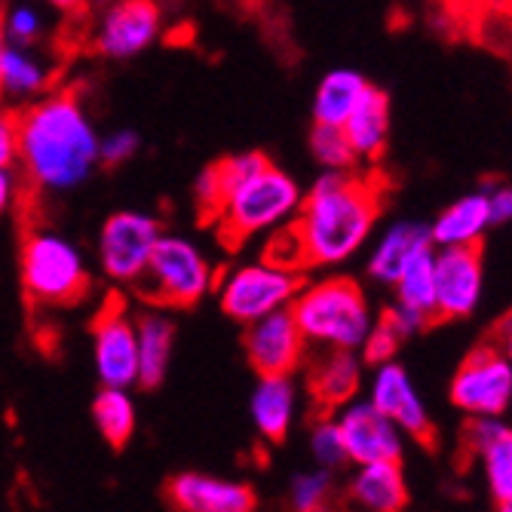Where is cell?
I'll use <instances>...</instances> for the list:
<instances>
[{"mask_svg": "<svg viewBox=\"0 0 512 512\" xmlns=\"http://www.w3.org/2000/svg\"><path fill=\"white\" fill-rule=\"evenodd\" d=\"M16 163L40 191H74L99 166V135L74 92H50L16 114Z\"/></svg>", "mask_w": 512, "mask_h": 512, "instance_id": "1", "label": "cell"}, {"mask_svg": "<svg viewBox=\"0 0 512 512\" xmlns=\"http://www.w3.org/2000/svg\"><path fill=\"white\" fill-rule=\"evenodd\" d=\"M384 209L381 175H353L350 169H325L301 197L292 218L307 270L338 267L359 255Z\"/></svg>", "mask_w": 512, "mask_h": 512, "instance_id": "2", "label": "cell"}, {"mask_svg": "<svg viewBox=\"0 0 512 512\" xmlns=\"http://www.w3.org/2000/svg\"><path fill=\"white\" fill-rule=\"evenodd\" d=\"M289 313L298 322L304 341L313 347L359 350L375 325V313L362 286L350 276H325L307 286L301 283Z\"/></svg>", "mask_w": 512, "mask_h": 512, "instance_id": "3", "label": "cell"}, {"mask_svg": "<svg viewBox=\"0 0 512 512\" xmlns=\"http://www.w3.org/2000/svg\"><path fill=\"white\" fill-rule=\"evenodd\" d=\"M301 197L304 194L298 188V181L267 160L258 172L243 178L237 188L227 194L212 224L218 227L221 243L237 249L246 240L292 221L301 206Z\"/></svg>", "mask_w": 512, "mask_h": 512, "instance_id": "4", "label": "cell"}, {"mask_svg": "<svg viewBox=\"0 0 512 512\" xmlns=\"http://www.w3.org/2000/svg\"><path fill=\"white\" fill-rule=\"evenodd\" d=\"M19 270L28 298L46 307L77 304L89 292V270L83 252L56 230H28L22 240Z\"/></svg>", "mask_w": 512, "mask_h": 512, "instance_id": "5", "label": "cell"}, {"mask_svg": "<svg viewBox=\"0 0 512 512\" xmlns=\"http://www.w3.org/2000/svg\"><path fill=\"white\" fill-rule=\"evenodd\" d=\"M138 283H145V298L160 307H194L215 286V270L188 237L160 234Z\"/></svg>", "mask_w": 512, "mask_h": 512, "instance_id": "6", "label": "cell"}, {"mask_svg": "<svg viewBox=\"0 0 512 512\" xmlns=\"http://www.w3.org/2000/svg\"><path fill=\"white\" fill-rule=\"evenodd\" d=\"M301 283H304L301 273L286 270V267H276L267 261L243 264L221 276L218 304L234 322L249 325L273 310L289 307Z\"/></svg>", "mask_w": 512, "mask_h": 512, "instance_id": "7", "label": "cell"}, {"mask_svg": "<svg viewBox=\"0 0 512 512\" xmlns=\"http://www.w3.org/2000/svg\"><path fill=\"white\" fill-rule=\"evenodd\" d=\"M448 396L470 417H503L512 399V362L506 344H479L454 371Z\"/></svg>", "mask_w": 512, "mask_h": 512, "instance_id": "8", "label": "cell"}, {"mask_svg": "<svg viewBox=\"0 0 512 512\" xmlns=\"http://www.w3.org/2000/svg\"><path fill=\"white\" fill-rule=\"evenodd\" d=\"M163 227L154 215L123 209L108 215L99 234V264L114 283H138L148 270L151 249Z\"/></svg>", "mask_w": 512, "mask_h": 512, "instance_id": "9", "label": "cell"}, {"mask_svg": "<svg viewBox=\"0 0 512 512\" xmlns=\"http://www.w3.org/2000/svg\"><path fill=\"white\" fill-rule=\"evenodd\" d=\"M436 319H467L482 301L485 261L482 243L433 249Z\"/></svg>", "mask_w": 512, "mask_h": 512, "instance_id": "10", "label": "cell"}, {"mask_svg": "<svg viewBox=\"0 0 512 512\" xmlns=\"http://www.w3.org/2000/svg\"><path fill=\"white\" fill-rule=\"evenodd\" d=\"M335 424L344 439L347 463H375V460H402L405 439L402 430L384 417L368 399H350L338 408Z\"/></svg>", "mask_w": 512, "mask_h": 512, "instance_id": "11", "label": "cell"}, {"mask_svg": "<svg viewBox=\"0 0 512 512\" xmlns=\"http://www.w3.org/2000/svg\"><path fill=\"white\" fill-rule=\"evenodd\" d=\"M368 402L384 417H390V421L402 430V436H411L424 445H436L433 417H430L424 399L417 396L408 371L396 359L375 365V378H371V387H368Z\"/></svg>", "mask_w": 512, "mask_h": 512, "instance_id": "12", "label": "cell"}, {"mask_svg": "<svg viewBox=\"0 0 512 512\" xmlns=\"http://www.w3.org/2000/svg\"><path fill=\"white\" fill-rule=\"evenodd\" d=\"M92 362L102 387H138V344L135 319L120 307H102L92 325Z\"/></svg>", "mask_w": 512, "mask_h": 512, "instance_id": "13", "label": "cell"}, {"mask_svg": "<svg viewBox=\"0 0 512 512\" xmlns=\"http://www.w3.org/2000/svg\"><path fill=\"white\" fill-rule=\"evenodd\" d=\"M307 347L289 307L246 325V356L258 375H295L307 359Z\"/></svg>", "mask_w": 512, "mask_h": 512, "instance_id": "14", "label": "cell"}, {"mask_svg": "<svg viewBox=\"0 0 512 512\" xmlns=\"http://www.w3.org/2000/svg\"><path fill=\"white\" fill-rule=\"evenodd\" d=\"M160 7L154 0H120L102 19L96 46L108 59H132L160 37Z\"/></svg>", "mask_w": 512, "mask_h": 512, "instance_id": "15", "label": "cell"}, {"mask_svg": "<svg viewBox=\"0 0 512 512\" xmlns=\"http://www.w3.org/2000/svg\"><path fill=\"white\" fill-rule=\"evenodd\" d=\"M166 500L181 512H252L258 506L249 485L206 473H178L166 485Z\"/></svg>", "mask_w": 512, "mask_h": 512, "instance_id": "16", "label": "cell"}, {"mask_svg": "<svg viewBox=\"0 0 512 512\" xmlns=\"http://www.w3.org/2000/svg\"><path fill=\"white\" fill-rule=\"evenodd\" d=\"M467 448L479 457L491 500L500 509L512 506V433L500 417H473Z\"/></svg>", "mask_w": 512, "mask_h": 512, "instance_id": "17", "label": "cell"}, {"mask_svg": "<svg viewBox=\"0 0 512 512\" xmlns=\"http://www.w3.org/2000/svg\"><path fill=\"white\" fill-rule=\"evenodd\" d=\"M307 371V390L313 402L325 411L341 408L344 402L356 399L362 387V356L356 350L322 347Z\"/></svg>", "mask_w": 512, "mask_h": 512, "instance_id": "18", "label": "cell"}, {"mask_svg": "<svg viewBox=\"0 0 512 512\" xmlns=\"http://www.w3.org/2000/svg\"><path fill=\"white\" fill-rule=\"evenodd\" d=\"M347 142L356 154V160H381L387 138H390V99L387 92L368 83L362 89L359 102L341 123Z\"/></svg>", "mask_w": 512, "mask_h": 512, "instance_id": "19", "label": "cell"}, {"mask_svg": "<svg viewBox=\"0 0 512 512\" xmlns=\"http://www.w3.org/2000/svg\"><path fill=\"white\" fill-rule=\"evenodd\" d=\"M353 506L368 512H399L408 506V485L402 476V460H375L356 467L347 485Z\"/></svg>", "mask_w": 512, "mask_h": 512, "instance_id": "20", "label": "cell"}, {"mask_svg": "<svg viewBox=\"0 0 512 512\" xmlns=\"http://www.w3.org/2000/svg\"><path fill=\"white\" fill-rule=\"evenodd\" d=\"M427 227H430V243H433V249L482 243L485 230L494 227L491 224V215H488V194H485V188L482 191H473L467 197H460V200H454Z\"/></svg>", "mask_w": 512, "mask_h": 512, "instance_id": "21", "label": "cell"}, {"mask_svg": "<svg viewBox=\"0 0 512 512\" xmlns=\"http://www.w3.org/2000/svg\"><path fill=\"white\" fill-rule=\"evenodd\" d=\"M295 399L298 390L292 384V375H261L255 393H252V421L255 430L267 442H283L295 421Z\"/></svg>", "mask_w": 512, "mask_h": 512, "instance_id": "22", "label": "cell"}, {"mask_svg": "<svg viewBox=\"0 0 512 512\" xmlns=\"http://www.w3.org/2000/svg\"><path fill=\"white\" fill-rule=\"evenodd\" d=\"M135 344H138V387H160L175 344V322L160 313L148 310L135 319Z\"/></svg>", "mask_w": 512, "mask_h": 512, "instance_id": "23", "label": "cell"}, {"mask_svg": "<svg viewBox=\"0 0 512 512\" xmlns=\"http://www.w3.org/2000/svg\"><path fill=\"white\" fill-rule=\"evenodd\" d=\"M427 246H433L427 224H421V221H396L381 237V243L375 246V255H371V261H368L371 279H378L381 286H393L399 270L408 264V258L414 252L427 249Z\"/></svg>", "mask_w": 512, "mask_h": 512, "instance_id": "24", "label": "cell"}, {"mask_svg": "<svg viewBox=\"0 0 512 512\" xmlns=\"http://www.w3.org/2000/svg\"><path fill=\"white\" fill-rule=\"evenodd\" d=\"M368 86V80L353 71V68H335L329 71L313 96V123H332L341 126L347 120V114L353 111V105L359 102L362 89Z\"/></svg>", "mask_w": 512, "mask_h": 512, "instance_id": "25", "label": "cell"}, {"mask_svg": "<svg viewBox=\"0 0 512 512\" xmlns=\"http://www.w3.org/2000/svg\"><path fill=\"white\" fill-rule=\"evenodd\" d=\"M396 304L436 322V286H433V246L414 252L408 264L399 270L396 283Z\"/></svg>", "mask_w": 512, "mask_h": 512, "instance_id": "26", "label": "cell"}, {"mask_svg": "<svg viewBox=\"0 0 512 512\" xmlns=\"http://www.w3.org/2000/svg\"><path fill=\"white\" fill-rule=\"evenodd\" d=\"M50 83V71L31 53V46L7 43L4 59H0V96L34 99Z\"/></svg>", "mask_w": 512, "mask_h": 512, "instance_id": "27", "label": "cell"}, {"mask_svg": "<svg viewBox=\"0 0 512 512\" xmlns=\"http://www.w3.org/2000/svg\"><path fill=\"white\" fill-rule=\"evenodd\" d=\"M92 421H96V430L111 448H123L135 436L138 421L132 393L126 387H102V393L92 402Z\"/></svg>", "mask_w": 512, "mask_h": 512, "instance_id": "28", "label": "cell"}, {"mask_svg": "<svg viewBox=\"0 0 512 512\" xmlns=\"http://www.w3.org/2000/svg\"><path fill=\"white\" fill-rule=\"evenodd\" d=\"M310 154L319 166L325 169H353L356 154L347 142L341 126L332 123H313L310 129Z\"/></svg>", "mask_w": 512, "mask_h": 512, "instance_id": "29", "label": "cell"}, {"mask_svg": "<svg viewBox=\"0 0 512 512\" xmlns=\"http://www.w3.org/2000/svg\"><path fill=\"white\" fill-rule=\"evenodd\" d=\"M332 488H335V473L332 470H313V473H298L289 485V503L298 512H316L325 509L332 500Z\"/></svg>", "mask_w": 512, "mask_h": 512, "instance_id": "30", "label": "cell"}, {"mask_svg": "<svg viewBox=\"0 0 512 512\" xmlns=\"http://www.w3.org/2000/svg\"><path fill=\"white\" fill-rule=\"evenodd\" d=\"M261 261L276 264V267H286V270H295V273L307 270L304 246H301V237H298V230H295L292 221H286V224H279V227L270 230V240L264 243Z\"/></svg>", "mask_w": 512, "mask_h": 512, "instance_id": "31", "label": "cell"}, {"mask_svg": "<svg viewBox=\"0 0 512 512\" xmlns=\"http://www.w3.org/2000/svg\"><path fill=\"white\" fill-rule=\"evenodd\" d=\"M310 451H313V460L325 470H338L347 463V451H344V439H341V430L335 424V417H322V421L313 427L310 433Z\"/></svg>", "mask_w": 512, "mask_h": 512, "instance_id": "32", "label": "cell"}, {"mask_svg": "<svg viewBox=\"0 0 512 512\" xmlns=\"http://www.w3.org/2000/svg\"><path fill=\"white\" fill-rule=\"evenodd\" d=\"M0 25H4L7 43L16 46H31L43 34V16L31 4H16L7 13H0Z\"/></svg>", "mask_w": 512, "mask_h": 512, "instance_id": "33", "label": "cell"}, {"mask_svg": "<svg viewBox=\"0 0 512 512\" xmlns=\"http://www.w3.org/2000/svg\"><path fill=\"white\" fill-rule=\"evenodd\" d=\"M402 341H405V338L396 332V325H393L387 316L375 319V325H371V332L365 335V341H362V347H359V350H362V362L378 365V362L393 359Z\"/></svg>", "mask_w": 512, "mask_h": 512, "instance_id": "34", "label": "cell"}, {"mask_svg": "<svg viewBox=\"0 0 512 512\" xmlns=\"http://www.w3.org/2000/svg\"><path fill=\"white\" fill-rule=\"evenodd\" d=\"M138 148H142V138H138L135 129H117V132L99 138V163H105L111 169L123 166L138 154Z\"/></svg>", "mask_w": 512, "mask_h": 512, "instance_id": "35", "label": "cell"}, {"mask_svg": "<svg viewBox=\"0 0 512 512\" xmlns=\"http://www.w3.org/2000/svg\"><path fill=\"white\" fill-rule=\"evenodd\" d=\"M0 166H16V111L0 108Z\"/></svg>", "mask_w": 512, "mask_h": 512, "instance_id": "36", "label": "cell"}, {"mask_svg": "<svg viewBox=\"0 0 512 512\" xmlns=\"http://www.w3.org/2000/svg\"><path fill=\"white\" fill-rule=\"evenodd\" d=\"M485 194H488L491 224H506L512 218V191L506 184H494V188H485Z\"/></svg>", "mask_w": 512, "mask_h": 512, "instance_id": "37", "label": "cell"}, {"mask_svg": "<svg viewBox=\"0 0 512 512\" xmlns=\"http://www.w3.org/2000/svg\"><path fill=\"white\" fill-rule=\"evenodd\" d=\"M16 200V172L13 166H0V215H4Z\"/></svg>", "mask_w": 512, "mask_h": 512, "instance_id": "38", "label": "cell"}, {"mask_svg": "<svg viewBox=\"0 0 512 512\" xmlns=\"http://www.w3.org/2000/svg\"><path fill=\"white\" fill-rule=\"evenodd\" d=\"M43 4L56 7L59 13H80L86 7V0H43Z\"/></svg>", "mask_w": 512, "mask_h": 512, "instance_id": "39", "label": "cell"}, {"mask_svg": "<svg viewBox=\"0 0 512 512\" xmlns=\"http://www.w3.org/2000/svg\"><path fill=\"white\" fill-rule=\"evenodd\" d=\"M4 50H7V34H4V25H0V59H4Z\"/></svg>", "mask_w": 512, "mask_h": 512, "instance_id": "40", "label": "cell"}]
</instances>
